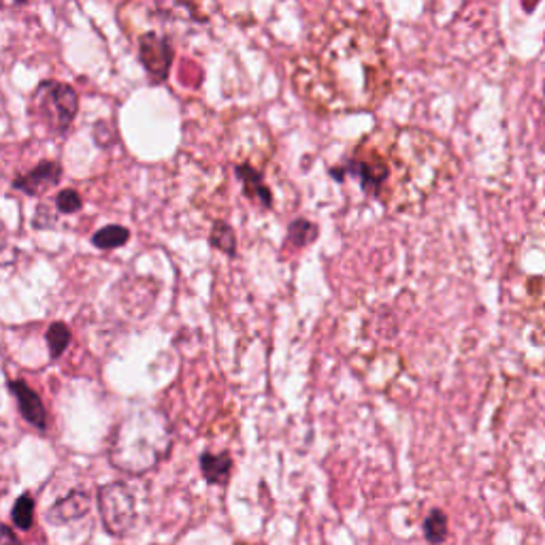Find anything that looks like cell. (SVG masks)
Instances as JSON below:
<instances>
[{"label":"cell","instance_id":"1","mask_svg":"<svg viewBox=\"0 0 545 545\" xmlns=\"http://www.w3.org/2000/svg\"><path fill=\"white\" fill-rule=\"evenodd\" d=\"M448 145L422 130L371 132L333 177H356L360 188L394 211L431 194L443 177Z\"/></svg>","mask_w":545,"mask_h":545},{"label":"cell","instance_id":"2","mask_svg":"<svg viewBox=\"0 0 545 545\" xmlns=\"http://www.w3.org/2000/svg\"><path fill=\"white\" fill-rule=\"evenodd\" d=\"M77 107V92L71 86L58 84V81H43L32 94L30 111L49 132L62 135L75 120Z\"/></svg>","mask_w":545,"mask_h":545},{"label":"cell","instance_id":"3","mask_svg":"<svg viewBox=\"0 0 545 545\" xmlns=\"http://www.w3.org/2000/svg\"><path fill=\"white\" fill-rule=\"evenodd\" d=\"M98 511H101L107 533L115 537H124L135 528V499L124 484H107L98 490Z\"/></svg>","mask_w":545,"mask_h":545},{"label":"cell","instance_id":"4","mask_svg":"<svg viewBox=\"0 0 545 545\" xmlns=\"http://www.w3.org/2000/svg\"><path fill=\"white\" fill-rule=\"evenodd\" d=\"M139 58L150 79L160 84V81L169 77V69L173 62V47L167 37L143 35L139 41Z\"/></svg>","mask_w":545,"mask_h":545},{"label":"cell","instance_id":"5","mask_svg":"<svg viewBox=\"0 0 545 545\" xmlns=\"http://www.w3.org/2000/svg\"><path fill=\"white\" fill-rule=\"evenodd\" d=\"M62 177V169L58 162H52V160H45L41 164H37L35 169H32L30 173L22 175L13 181V188L20 190V192H26V194H43L47 192L49 188L58 186V181Z\"/></svg>","mask_w":545,"mask_h":545},{"label":"cell","instance_id":"6","mask_svg":"<svg viewBox=\"0 0 545 545\" xmlns=\"http://www.w3.org/2000/svg\"><path fill=\"white\" fill-rule=\"evenodd\" d=\"M9 388L15 394V401H18V407L22 411L24 420L35 428H39V431H45L47 411L43 407V401L39 399V394L32 390L26 382H9Z\"/></svg>","mask_w":545,"mask_h":545},{"label":"cell","instance_id":"7","mask_svg":"<svg viewBox=\"0 0 545 545\" xmlns=\"http://www.w3.org/2000/svg\"><path fill=\"white\" fill-rule=\"evenodd\" d=\"M90 511V497L84 490H73L47 511V518L54 524H66L84 518Z\"/></svg>","mask_w":545,"mask_h":545},{"label":"cell","instance_id":"8","mask_svg":"<svg viewBox=\"0 0 545 545\" xmlns=\"http://www.w3.org/2000/svg\"><path fill=\"white\" fill-rule=\"evenodd\" d=\"M237 177L241 179L245 196H250L254 203H260L262 207H271V190L264 184V177L258 169L250 167V164H237Z\"/></svg>","mask_w":545,"mask_h":545},{"label":"cell","instance_id":"9","mask_svg":"<svg viewBox=\"0 0 545 545\" xmlns=\"http://www.w3.org/2000/svg\"><path fill=\"white\" fill-rule=\"evenodd\" d=\"M201 471L203 477L207 480V484H216V486H224L228 482L230 473H233V458L230 454H211L205 452L201 456Z\"/></svg>","mask_w":545,"mask_h":545},{"label":"cell","instance_id":"10","mask_svg":"<svg viewBox=\"0 0 545 545\" xmlns=\"http://www.w3.org/2000/svg\"><path fill=\"white\" fill-rule=\"evenodd\" d=\"M130 239V230L118 224H111L98 230V233L92 237V243L96 247H101V250H115V247H120L124 243H128Z\"/></svg>","mask_w":545,"mask_h":545},{"label":"cell","instance_id":"11","mask_svg":"<svg viewBox=\"0 0 545 545\" xmlns=\"http://www.w3.org/2000/svg\"><path fill=\"white\" fill-rule=\"evenodd\" d=\"M424 537L428 543L439 545L448 537V516L441 509H433L431 514L424 518Z\"/></svg>","mask_w":545,"mask_h":545},{"label":"cell","instance_id":"12","mask_svg":"<svg viewBox=\"0 0 545 545\" xmlns=\"http://www.w3.org/2000/svg\"><path fill=\"white\" fill-rule=\"evenodd\" d=\"M209 243L211 247H216V250L235 256L237 254V239H235V230L230 228L226 222H216L213 224V230L209 235Z\"/></svg>","mask_w":545,"mask_h":545},{"label":"cell","instance_id":"13","mask_svg":"<svg viewBox=\"0 0 545 545\" xmlns=\"http://www.w3.org/2000/svg\"><path fill=\"white\" fill-rule=\"evenodd\" d=\"M69 343H71L69 326L62 322H54L47 328V345H49V354H52L54 360L64 354V350L69 348Z\"/></svg>","mask_w":545,"mask_h":545},{"label":"cell","instance_id":"14","mask_svg":"<svg viewBox=\"0 0 545 545\" xmlns=\"http://www.w3.org/2000/svg\"><path fill=\"white\" fill-rule=\"evenodd\" d=\"M288 239L292 245H307L318 239V226L309 220H296L288 228Z\"/></svg>","mask_w":545,"mask_h":545},{"label":"cell","instance_id":"15","mask_svg":"<svg viewBox=\"0 0 545 545\" xmlns=\"http://www.w3.org/2000/svg\"><path fill=\"white\" fill-rule=\"evenodd\" d=\"M15 526L22 528V531H28L32 526V520H35V501H32L30 494H22L18 503L13 505V514H11Z\"/></svg>","mask_w":545,"mask_h":545},{"label":"cell","instance_id":"16","mask_svg":"<svg viewBox=\"0 0 545 545\" xmlns=\"http://www.w3.org/2000/svg\"><path fill=\"white\" fill-rule=\"evenodd\" d=\"M56 207L62 213H77L81 209V196L77 190H62L56 198Z\"/></svg>","mask_w":545,"mask_h":545},{"label":"cell","instance_id":"17","mask_svg":"<svg viewBox=\"0 0 545 545\" xmlns=\"http://www.w3.org/2000/svg\"><path fill=\"white\" fill-rule=\"evenodd\" d=\"M0 545H22L9 526H0Z\"/></svg>","mask_w":545,"mask_h":545}]
</instances>
